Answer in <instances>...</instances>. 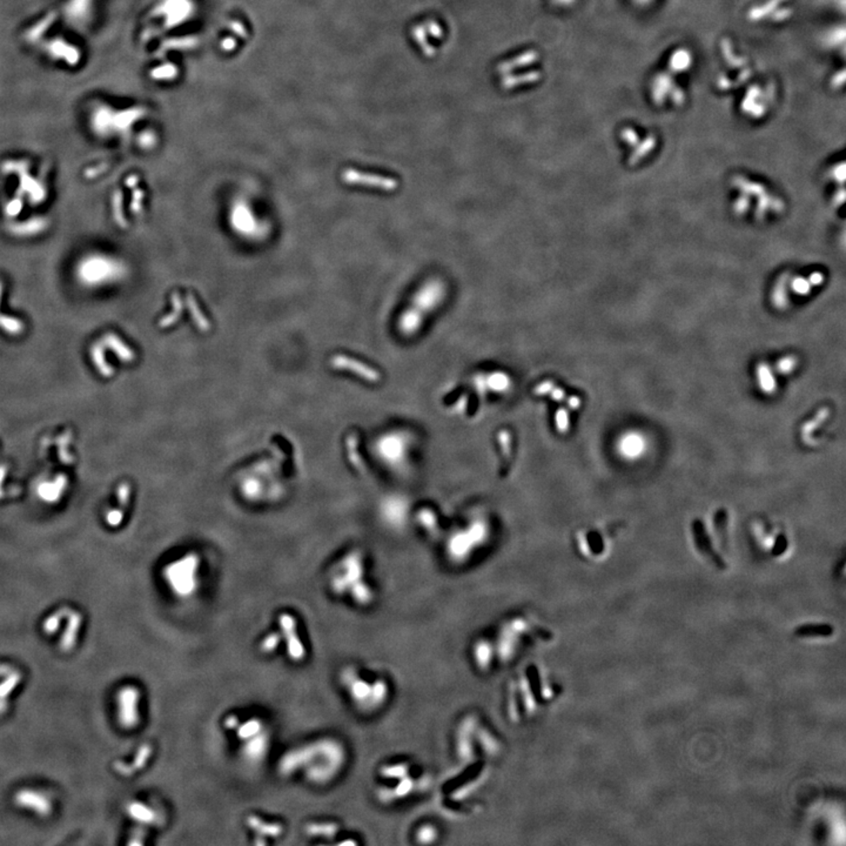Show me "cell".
<instances>
[{"label":"cell","mask_w":846,"mask_h":846,"mask_svg":"<svg viewBox=\"0 0 846 846\" xmlns=\"http://www.w3.org/2000/svg\"><path fill=\"white\" fill-rule=\"evenodd\" d=\"M347 763V750L337 738L322 737L296 745L279 760L277 771L284 777L302 775L314 785H326L340 775Z\"/></svg>","instance_id":"obj_1"},{"label":"cell","mask_w":846,"mask_h":846,"mask_svg":"<svg viewBox=\"0 0 846 846\" xmlns=\"http://www.w3.org/2000/svg\"><path fill=\"white\" fill-rule=\"evenodd\" d=\"M340 683L354 707L364 714L378 712L390 698V684L385 678L369 679L355 668L346 667L341 671Z\"/></svg>","instance_id":"obj_2"},{"label":"cell","mask_w":846,"mask_h":846,"mask_svg":"<svg viewBox=\"0 0 846 846\" xmlns=\"http://www.w3.org/2000/svg\"><path fill=\"white\" fill-rule=\"evenodd\" d=\"M446 285L438 277L428 280L413 296L409 307L399 318V330L405 337H412L419 332L424 318L441 304L446 296Z\"/></svg>","instance_id":"obj_3"},{"label":"cell","mask_w":846,"mask_h":846,"mask_svg":"<svg viewBox=\"0 0 846 846\" xmlns=\"http://www.w3.org/2000/svg\"><path fill=\"white\" fill-rule=\"evenodd\" d=\"M141 691L138 686H125L116 693V710L120 727L132 730L140 722Z\"/></svg>","instance_id":"obj_4"},{"label":"cell","mask_w":846,"mask_h":846,"mask_svg":"<svg viewBox=\"0 0 846 846\" xmlns=\"http://www.w3.org/2000/svg\"><path fill=\"white\" fill-rule=\"evenodd\" d=\"M281 642L285 644L286 654L293 663H301L306 659L307 650L302 638L300 636L298 621L289 613L281 614L277 618Z\"/></svg>","instance_id":"obj_5"},{"label":"cell","mask_w":846,"mask_h":846,"mask_svg":"<svg viewBox=\"0 0 846 846\" xmlns=\"http://www.w3.org/2000/svg\"><path fill=\"white\" fill-rule=\"evenodd\" d=\"M178 564L179 566L173 567L169 574H166V576L176 595L179 597H188L194 592L195 588H197L194 578L197 563H195L194 557H191Z\"/></svg>","instance_id":"obj_6"},{"label":"cell","mask_w":846,"mask_h":846,"mask_svg":"<svg viewBox=\"0 0 846 846\" xmlns=\"http://www.w3.org/2000/svg\"><path fill=\"white\" fill-rule=\"evenodd\" d=\"M13 801L20 809L31 811L42 818L49 817L53 813V801L51 797L44 791L37 789L26 787L17 791Z\"/></svg>","instance_id":"obj_7"},{"label":"cell","mask_w":846,"mask_h":846,"mask_svg":"<svg viewBox=\"0 0 846 846\" xmlns=\"http://www.w3.org/2000/svg\"><path fill=\"white\" fill-rule=\"evenodd\" d=\"M342 181L348 185H360L367 187L378 188L382 191H395L399 187L397 179L388 176H376L369 173L359 172L355 169H346L342 173Z\"/></svg>","instance_id":"obj_8"},{"label":"cell","mask_w":846,"mask_h":846,"mask_svg":"<svg viewBox=\"0 0 846 846\" xmlns=\"http://www.w3.org/2000/svg\"><path fill=\"white\" fill-rule=\"evenodd\" d=\"M23 679L22 672L8 664H0V716L8 712V700Z\"/></svg>","instance_id":"obj_9"},{"label":"cell","mask_w":846,"mask_h":846,"mask_svg":"<svg viewBox=\"0 0 846 846\" xmlns=\"http://www.w3.org/2000/svg\"><path fill=\"white\" fill-rule=\"evenodd\" d=\"M126 813L130 820L138 824V829H147L160 825V813L150 805L140 801H132L126 806Z\"/></svg>","instance_id":"obj_10"},{"label":"cell","mask_w":846,"mask_h":846,"mask_svg":"<svg viewBox=\"0 0 846 846\" xmlns=\"http://www.w3.org/2000/svg\"><path fill=\"white\" fill-rule=\"evenodd\" d=\"M248 828L254 832L256 840L255 844H267L266 839L279 838L284 833V826L280 823L267 822L261 817L248 816L246 820Z\"/></svg>","instance_id":"obj_11"},{"label":"cell","mask_w":846,"mask_h":846,"mask_svg":"<svg viewBox=\"0 0 846 846\" xmlns=\"http://www.w3.org/2000/svg\"><path fill=\"white\" fill-rule=\"evenodd\" d=\"M330 364H332V366L335 369L352 371V373L360 375L361 378H364V380H367L369 382H378L380 381V378H381V375H380L378 371L371 369V367H368V366L362 364V362L351 359L348 356L335 355L332 359V361H330Z\"/></svg>","instance_id":"obj_12"},{"label":"cell","mask_w":846,"mask_h":846,"mask_svg":"<svg viewBox=\"0 0 846 846\" xmlns=\"http://www.w3.org/2000/svg\"><path fill=\"white\" fill-rule=\"evenodd\" d=\"M83 626V617L79 613L72 611L66 615V626L60 637L59 648L61 652H70L78 643L79 633Z\"/></svg>","instance_id":"obj_13"},{"label":"cell","mask_w":846,"mask_h":846,"mask_svg":"<svg viewBox=\"0 0 846 846\" xmlns=\"http://www.w3.org/2000/svg\"><path fill=\"white\" fill-rule=\"evenodd\" d=\"M152 753H153V749H152V746L150 744L141 745L139 748L138 751H137V753H135L133 763L128 764L124 763V762H116L114 764V769H116L118 774L124 776V777L134 775L135 772L138 771V770L145 768V765H146L147 762H148L151 756H152Z\"/></svg>","instance_id":"obj_14"},{"label":"cell","mask_w":846,"mask_h":846,"mask_svg":"<svg viewBox=\"0 0 846 846\" xmlns=\"http://www.w3.org/2000/svg\"><path fill=\"white\" fill-rule=\"evenodd\" d=\"M644 449H645V441L637 433L624 435L620 443V452L623 456L628 457V459H636V457L640 456L644 453Z\"/></svg>","instance_id":"obj_15"},{"label":"cell","mask_w":846,"mask_h":846,"mask_svg":"<svg viewBox=\"0 0 846 846\" xmlns=\"http://www.w3.org/2000/svg\"><path fill=\"white\" fill-rule=\"evenodd\" d=\"M835 633L831 624L818 623V624H803L794 629V635L797 637H830Z\"/></svg>","instance_id":"obj_16"},{"label":"cell","mask_w":846,"mask_h":846,"mask_svg":"<svg viewBox=\"0 0 846 846\" xmlns=\"http://www.w3.org/2000/svg\"><path fill=\"white\" fill-rule=\"evenodd\" d=\"M185 301H186L188 311L191 313V316L193 318V321H194L195 326L198 327L199 330L203 332V333L208 332L210 330V321L203 314V312L199 307L198 302H197L194 296L192 295L191 293H187L186 298H185Z\"/></svg>","instance_id":"obj_17"},{"label":"cell","mask_w":846,"mask_h":846,"mask_svg":"<svg viewBox=\"0 0 846 846\" xmlns=\"http://www.w3.org/2000/svg\"><path fill=\"white\" fill-rule=\"evenodd\" d=\"M337 831H339V825L334 822H316V823L308 824L307 828H306L308 836L318 837V838H330L337 835Z\"/></svg>","instance_id":"obj_18"},{"label":"cell","mask_w":846,"mask_h":846,"mask_svg":"<svg viewBox=\"0 0 846 846\" xmlns=\"http://www.w3.org/2000/svg\"><path fill=\"white\" fill-rule=\"evenodd\" d=\"M172 305V313H169V314L164 316V318H161L160 322H159V327L160 328H167V327L172 326V325H174L179 320L180 316L183 315L184 304L181 301V296H180L179 293H173Z\"/></svg>","instance_id":"obj_19"},{"label":"cell","mask_w":846,"mask_h":846,"mask_svg":"<svg viewBox=\"0 0 846 846\" xmlns=\"http://www.w3.org/2000/svg\"><path fill=\"white\" fill-rule=\"evenodd\" d=\"M45 227L46 220H44V219H33V220L22 224V225H15V227H12V232L22 236H27V234L31 236V234L42 232L43 229H45Z\"/></svg>","instance_id":"obj_20"},{"label":"cell","mask_w":846,"mask_h":846,"mask_svg":"<svg viewBox=\"0 0 846 846\" xmlns=\"http://www.w3.org/2000/svg\"><path fill=\"white\" fill-rule=\"evenodd\" d=\"M105 342L120 356V359L125 360V361H132V360L134 359L133 352L130 351L128 346H125L124 342H121L119 340V337H116V335L109 334L105 337Z\"/></svg>","instance_id":"obj_21"},{"label":"cell","mask_w":846,"mask_h":846,"mask_svg":"<svg viewBox=\"0 0 846 846\" xmlns=\"http://www.w3.org/2000/svg\"><path fill=\"white\" fill-rule=\"evenodd\" d=\"M282 642H281L280 633L272 631V633H267L266 636H263V640H260L259 649L265 655H272L277 652Z\"/></svg>","instance_id":"obj_22"},{"label":"cell","mask_w":846,"mask_h":846,"mask_svg":"<svg viewBox=\"0 0 846 846\" xmlns=\"http://www.w3.org/2000/svg\"><path fill=\"white\" fill-rule=\"evenodd\" d=\"M66 614H68V611L65 613V610H59L56 611V614H52L49 617L46 618L43 623V631L49 636H52L54 633H58L60 626H61V621L64 620Z\"/></svg>","instance_id":"obj_23"},{"label":"cell","mask_w":846,"mask_h":846,"mask_svg":"<svg viewBox=\"0 0 846 846\" xmlns=\"http://www.w3.org/2000/svg\"><path fill=\"white\" fill-rule=\"evenodd\" d=\"M0 328L5 330L6 333L18 335L24 332V323L18 318L0 315Z\"/></svg>","instance_id":"obj_24"},{"label":"cell","mask_w":846,"mask_h":846,"mask_svg":"<svg viewBox=\"0 0 846 846\" xmlns=\"http://www.w3.org/2000/svg\"><path fill=\"white\" fill-rule=\"evenodd\" d=\"M113 213H114L116 224L121 229H126L128 220L125 219L124 212H123V194L120 191H116V194L113 197Z\"/></svg>","instance_id":"obj_25"},{"label":"cell","mask_w":846,"mask_h":846,"mask_svg":"<svg viewBox=\"0 0 846 846\" xmlns=\"http://www.w3.org/2000/svg\"><path fill=\"white\" fill-rule=\"evenodd\" d=\"M758 380H760L762 390H765V392L770 393V392L775 390V378H772V374L767 366H760L758 368Z\"/></svg>","instance_id":"obj_26"},{"label":"cell","mask_w":846,"mask_h":846,"mask_svg":"<svg viewBox=\"0 0 846 846\" xmlns=\"http://www.w3.org/2000/svg\"><path fill=\"white\" fill-rule=\"evenodd\" d=\"M488 383H489V386H491L493 390H506L508 385H509V378H508V376H507L506 374H502V373H494V374H491V376H489V378H488Z\"/></svg>","instance_id":"obj_27"},{"label":"cell","mask_w":846,"mask_h":846,"mask_svg":"<svg viewBox=\"0 0 846 846\" xmlns=\"http://www.w3.org/2000/svg\"><path fill=\"white\" fill-rule=\"evenodd\" d=\"M556 421H557V429L561 433H566L569 428V415L564 409H560L556 414Z\"/></svg>","instance_id":"obj_28"},{"label":"cell","mask_w":846,"mask_h":846,"mask_svg":"<svg viewBox=\"0 0 846 846\" xmlns=\"http://www.w3.org/2000/svg\"><path fill=\"white\" fill-rule=\"evenodd\" d=\"M143 200L144 192L141 190H134V192H133V201L131 203V210L133 213H141V210H143Z\"/></svg>","instance_id":"obj_29"},{"label":"cell","mask_w":846,"mask_h":846,"mask_svg":"<svg viewBox=\"0 0 846 846\" xmlns=\"http://www.w3.org/2000/svg\"><path fill=\"white\" fill-rule=\"evenodd\" d=\"M22 207H23L22 200L20 199H15L12 203H8L6 208H5V212L10 217H15V215H17L22 210Z\"/></svg>","instance_id":"obj_30"},{"label":"cell","mask_w":846,"mask_h":846,"mask_svg":"<svg viewBox=\"0 0 846 846\" xmlns=\"http://www.w3.org/2000/svg\"><path fill=\"white\" fill-rule=\"evenodd\" d=\"M553 387H554V383H553V382L544 381L542 382L541 385L536 387L534 392H535L536 395H543V394L549 393V392L553 390Z\"/></svg>","instance_id":"obj_31"},{"label":"cell","mask_w":846,"mask_h":846,"mask_svg":"<svg viewBox=\"0 0 846 846\" xmlns=\"http://www.w3.org/2000/svg\"><path fill=\"white\" fill-rule=\"evenodd\" d=\"M551 397H553L555 401H563L564 400V397H566V393H564L561 388H558V387H553V390H551Z\"/></svg>","instance_id":"obj_32"},{"label":"cell","mask_w":846,"mask_h":846,"mask_svg":"<svg viewBox=\"0 0 846 846\" xmlns=\"http://www.w3.org/2000/svg\"><path fill=\"white\" fill-rule=\"evenodd\" d=\"M505 438H506V440H505V441H502V445H501L502 450H503V453H505V455H507V456H509L510 436H509V434H507V431H506V436H505Z\"/></svg>","instance_id":"obj_33"},{"label":"cell","mask_w":846,"mask_h":846,"mask_svg":"<svg viewBox=\"0 0 846 846\" xmlns=\"http://www.w3.org/2000/svg\"><path fill=\"white\" fill-rule=\"evenodd\" d=\"M138 183H139L138 176H128V179H126V186H128V187H130V188H134L135 186H137V185H138Z\"/></svg>","instance_id":"obj_34"},{"label":"cell","mask_w":846,"mask_h":846,"mask_svg":"<svg viewBox=\"0 0 846 846\" xmlns=\"http://www.w3.org/2000/svg\"><path fill=\"white\" fill-rule=\"evenodd\" d=\"M568 403H569L570 408L577 409L580 407V400L577 397H570Z\"/></svg>","instance_id":"obj_35"},{"label":"cell","mask_w":846,"mask_h":846,"mask_svg":"<svg viewBox=\"0 0 846 846\" xmlns=\"http://www.w3.org/2000/svg\"><path fill=\"white\" fill-rule=\"evenodd\" d=\"M650 0H637V3H648Z\"/></svg>","instance_id":"obj_36"},{"label":"cell","mask_w":846,"mask_h":846,"mask_svg":"<svg viewBox=\"0 0 846 846\" xmlns=\"http://www.w3.org/2000/svg\"><path fill=\"white\" fill-rule=\"evenodd\" d=\"M1 289H3V285H1V282H0V298H1Z\"/></svg>","instance_id":"obj_37"}]
</instances>
